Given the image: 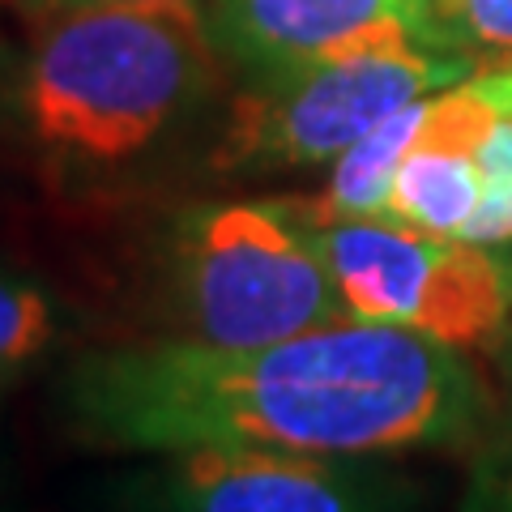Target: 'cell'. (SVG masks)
I'll return each instance as SVG.
<instances>
[{"instance_id": "52a82bcc", "label": "cell", "mask_w": 512, "mask_h": 512, "mask_svg": "<svg viewBox=\"0 0 512 512\" xmlns=\"http://www.w3.org/2000/svg\"><path fill=\"white\" fill-rule=\"evenodd\" d=\"M214 43L252 73L363 52L389 43H436L427 0H205Z\"/></svg>"}, {"instance_id": "277c9868", "label": "cell", "mask_w": 512, "mask_h": 512, "mask_svg": "<svg viewBox=\"0 0 512 512\" xmlns=\"http://www.w3.org/2000/svg\"><path fill=\"white\" fill-rule=\"evenodd\" d=\"M470 77V56L436 43H389L363 52L256 73L231 103L214 167L231 175L333 163L363 133Z\"/></svg>"}, {"instance_id": "30bf717a", "label": "cell", "mask_w": 512, "mask_h": 512, "mask_svg": "<svg viewBox=\"0 0 512 512\" xmlns=\"http://www.w3.org/2000/svg\"><path fill=\"white\" fill-rule=\"evenodd\" d=\"M64 338L60 303L39 282L0 269V389L30 376Z\"/></svg>"}, {"instance_id": "7a4b0ae2", "label": "cell", "mask_w": 512, "mask_h": 512, "mask_svg": "<svg viewBox=\"0 0 512 512\" xmlns=\"http://www.w3.org/2000/svg\"><path fill=\"white\" fill-rule=\"evenodd\" d=\"M205 5H90L39 13L22 120L64 163L120 167L158 146L214 86Z\"/></svg>"}, {"instance_id": "7c38bea8", "label": "cell", "mask_w": 512, "mask_h": 512, "mask_svg": "<svg viewBox=\"0 0 512 512\" xmlns=\"http://www.w3.org/2000/svg\"><path fill=\"white\" fill-rule=\"evenodd\" d=\"M461 512H512V384H508L504 419L491 431L487 448L478 453L466 508Z\"/></svg>"}, {"instance_id": "8992f818", "label": "cell", "mask_w": 512, "mask_h": 512, "mask_svg": "<svg viewBox=\"0 0 512 512\" xmlns=\"http://www.w3.org/2000/svg\"><path fill=\"white\" fill-rule=\"evenodd\" d=\"M414 487L367 457L201 444L128 483L133 512H406Z\"/></svg>"}, {"instance_id": "4fadbf2b", "label": "cell", "mask_w": 512, "mask_h": 512, "mask_svg": "<svg viewBox=\"0 0 512 512\" xmlns=\"http://www.w3.org/2000/svg\"><path fill=\"white\" fill-rule=\"evenodd\" d=\"M35 13L52 9H90V5H133V9H154V5H205V0H22Z\"/></svg>"}, {"instance_id": "8fae6325", "label": "cell", "mask_w": 512, "mask_h": 512, "mask_svg": "<svg viewBox=\"0 0 512 512\" xmlns=\"http://www.w3.org/2000/svg\"><path fill=\"white\" fill-rule=\"evenodd\" d=\"M436 39L448 52L512 60V0H427Z\"/></svg>"}, {"instance_id": "5b68a950", "label": "cell", "mask_w": 512, "mask_h": 512, "mask_svg": "<svg viewBox=\"0 0 512 512\" xmlns=\"http://www.w3.org/2000/svg\"><path fill=\"white\" fill-rule=\"evenodd\" d=\"M350 316L483 350L512 325V265L495 248L393 218L308 222Z\"/></svg>"}, {"instance_id": "3957f363", "label": "cell", "mask_w": 512, "mask_h": 512, "mask_svg": "<svg viewBox=\"0 0 512 512\" xmlns=\"http://www.w3.org/2000/svg\"><path fill=\"white\" fill-rule=\"evenodd\" d=\"M175 308L184 338L235 350L350 316L308 222L286 201L192 210L175 235Z\"/></svg>"}, {"instance_id": "ba28073f", "label": "cell", "mask_w": 512, "mask_h": 512, "mask_svg": "<svg viewBox=\"0 0 512 512\" xmlns=\"http://www.w3.org/2000/svg\"><path fill=\"white\" fill-rule=\"evenodd\" d=\"M431 99V94H427ZM427 99L410 103L393 116H384L372 133H363L346 154L333 158L329 184L316 197L286 201L303 222H342V218H384V201H389L393 175L410 154L414 137L423 128Z\"/></svg>"}, {"instance_id": "6da1fadb", "label": "cell", "mask_w": 512, "mask_h": 512, "mask_svg": "<svg viewBox=\"0 0 512 512\" xmlns=\"http://www.w3.org/2000/svg\"><path fill=\"white\" fill-rule=\"evenodd\" d=\"M64 427L107 453L286 448L397 457L448 448L483 423L466 350L380 320H329L265 346L192 338L86 350L60 380Z\"/></svg>"}, {"instance_id": "9c48e42d", "label": "cell", "mask_w": 512, "mask_h": 512, "mask_svg": "<svg viewBox=\"0 0 512 512\" xmlns=\"http://www.w3.org/2000/svg\"><path fill=\"white\" fill-rule=\"evenodd\" d=\"M495 90V120L478 146V180L483 197L470 218L466 239L483 248L512 244V60H500L487 69Z\"/></svg>"}]
</instances>
